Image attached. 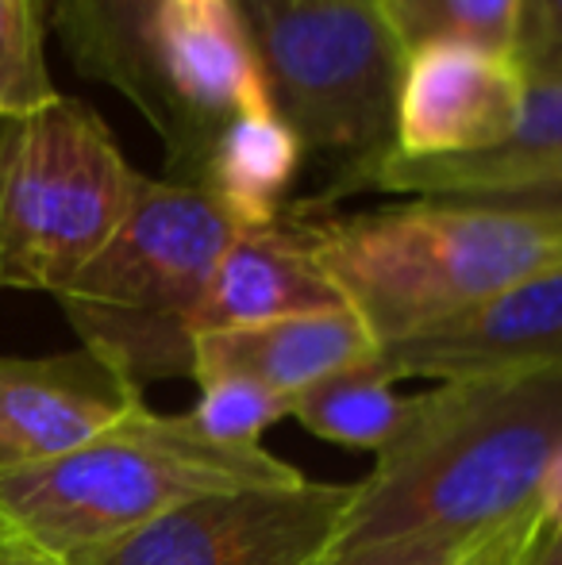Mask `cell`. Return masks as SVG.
Masks as SVG:
<instances>
[{
	"instance_id": "obj_17",
	"label": "cell",
	"mask_w": 562,
	"mask_h": 565,
	"mask_svg": "<svg viewBox=\"0 0 562 565\" xmlns=\"http://www.w3.org/2000/svg\"><path fill=\"white\" fill-rule=\"evenodd\" d=\"M409 401L413 396L397 393V377L378 354L300 393L293 401V419L331 447L382 454L405 424Z\"/></svg>"
},
{
	"instance_id": "obj_24",
	"label": "cell",
	"mask_w": 562,
	"mask_h": 565,
	"mask_svg": "<svg viewBox=\"0 0 562 565\" xmlns=\"http://www.w3.org/2000/svg\"><path fill=\"white\" fill-rule=\"evenodd\" d=\"M536 527H540V515H536V508H528L524 515L509 520L505 527H497L494 535L486 539L478 565H517L520 554H524V546L532 543Z\"/></svg>"
},
{
	"instance_id": "obj_15",
	"label": "cell",
	"mask_w": 562,
	"mask_h": 565,
	"mask_svg": "<svg viewBox=\"0 0 562 565\" xmlns=\"http://www.w3.org/2000/svg\"><path fill=\"white\" fill-rule=\"evenodd\" d=\"M155 8L158 0H54L51 23L77 74L128 100L155 127L173 162L181 135L150 58Z\"/></svg>"
},
{
	"instance_id": "obj_3",
	"label": "cell",
	"mask_w": 562,
	"mask_h": 565,
	"mask_svg": "<svg viewBox=\"0 0 562 565\" xmlns=\"http://www.w3.org/2000/svg\"><path fill=\"white\" fill-rule=\"evenodd\" d=\"M300 481L266 447H224L193 412L166 416L147 404L66 458L0 477V523L70 562L193 500Z\"/></svg>"
},
{
	"instance_id": "obj_23",
	"label": "cell",
	"mask_w": 562,
	"mask_h": 565,
	"mask_svg": "<svg viewBox=\"0 0 562 565\" xmlns=\"http://www.w3.org/2000/svg\"><path fill=\"white\" fill-rule=\"evenodd\" d=\"M435 201L486 204V209L536 212V216L562 220V166L540 170V173H532V178H520V181H512V185L481 189V193H463V196H435Z\"/></svg>"
},
{
	"instance_id": "obj_22",
	"label": "cell",
	"mask_w": 562,
	"mask_h": 565,
	"mask_svg": "<svg viewBox=\"0 0 562 565\" xmlns=\"http://www.w3.org/2000/svg\"><path fill=\"white\" fill-rule=\"evenodd\" d=\"M517 58L528 77H562V0H524Z\"/></svg>"
},
{
	"instance_id": "obj_1",
	"label": "cell",
	"mask_w": 562,
	"mask_h": 565,
	"mask_svg": "<svg viewBox=\"0 0 562 565\" xmlns=\"http://www.w3.org/2000/svg\"><path fill=\"white\" fill-rule=\"evenodd\" d=\"M562 447V377L435 381L409 401L393 443L354 481L339 551L390 539H481L536 508V484Z\"/></svg>"
},
{
	"instance_id": "obj_4",
	"label": "cell",
	"mask_w": 562,
	"mask_h": 565,
	"mask_svg": "<svg viewBox=\"0 0 562 565\" xmlns=\"http://www.w3.org/2000/svg\"><path fill=\"white\" fill-rule=\"evenodd\" d=\"M235 235L204 185L142 178L105 250L54 300L77 342L139 393L193 377L197 312Z\"/></svg>"
},
{
	"instance_id": "obj_8",
	"label": "cell",
	"mask_w": 562,
	"mask_h": 565,
	"mask_svg": "<svg viewBox=\"0 0 562 565\" xmlns=\"http://www.w3.org/2000/svg\"><path fill=\"white\" fill-rule=\"evenodd\" d=\"M524 62L512 51L427 39L401 54L393 154L397 162H455L497 150L520 124L528 100Z\"/></svg>"
},
{
	"instance_id": "obj_21",
	"label": "cell",
	"mask_w": 562,
	"mask_h": 565,
	"mask_svg": "<svg viewBox=\"0 0 562 565\" xmlns=\"http://www.w3.org/2000/svg\"><path fill=\"white\" fill-rule=\"evenodd\" d=\"M489 535H494V531H489ZM489 535H481V539H450V535L390 539V543H370V546H354V551H339L324 565H463Z\"/></svg>"
},
{
	"instance_id": "obj_7",
	"label": "cell",
	"mask_w": 562,
	"mask_h": 565,
	"mask_svg": "<svg viewBox=\"0 0 562 565\" xmlns=\"http://www.w3.org/2000/svg\"><path fill=\"white\" fill-rule=\"evenodd\" d=\"M351 497L354 481L312 477L278 489L220 492L66 565H324L339 546Z\"/></svg>"
},
{
	"instance_id": "obj_12",
	"label": "cell",
	"mask_w": 562,
	"mask_h": 565,
	"mask_svg": "<svg viewBox=\"0 0 562 565\" xmlns=\"http://www.w3.org/2000/svg\"><path fill=\"white\" fill-rule=\"evenodd\" d=\"M328 308H347V300L320 266L300 220L293 216L232 238L220 266L212 269L209 292L197 312V335Z\"/></svg>"
},
{
	"instance_id": "obj_25",
	"label": "cell",
	"mask_w": 562,
	"mask_h": 565,
	"mask_svg": "<svg viewBox=\"0 0 562 565\" xmlns=\"http://www.w3.org/2000/svg\"><path fill=\"white\" fill-rule=\"evenodd\" d=\"M536 515H540V527L562 531V447L551 454L548 469L536 484Z\"/></svg>"
},
{
	"instance_id": "obj_27",
	"label": "cell",
	"mask_w": 562,
	"mask_h": 565,
	"mask_svg": "<svg viewBox=\"0 0 562 565\" xmlns=\"http://www.w3.org/2000/svg\"><path fill=\"white\" fill-rule=\"evenodd\" d=\"M517 565H562V531L536 527L532 543L524 546Z\"/></svg>"
},
{
	"instance_id": "obj_10",
	"label": "cell",
	"mask_w": 562,
	"mask_h": 565,
	"mask_svg": "<svg viewBox=\"0 0 562 565\" xmlns=\"http://www.w3.org/2000/svg\"><path fill=\"white\" fill-rule=\"evenodd\" d=\"M142 408L147 393L85 347L46 358L0 354V477L66 458Z\"/></svg>"
},
{
	"instance_id": "obj_18",
	"label": "cell",
	"mask_w": 562,
	"mask_h": 565,
	"mask_svg": "<svg viewBox=\"0 0 562 565\" xmlns=\"http://www.w3.org/2000/svg\"><path fill=\"white\" fill-rule=\"evenodd\" d=\"M378 4L401 51L427 39H466L517 54L520 23H524V0H378Z\"/></svg>"
},
{
	"instance_id": "obj_28",
	"label": "cell",
	"mask_w": 562,
	"mask_h": 565,
	"mask_svg": "<svg viewBox=\"0 0 562 565\" xmlns=\"http://www.w3.org/2000/svg\"><path fill=\"white\" fill-rule=\"evenodd\" d=\"M481 546H486V543H481ZM481 546H478V551H474V554H470V558H466L463 565H478V558H481Z\"/></svg>"
},
{
	"instance_id": "obj_13",
	"label": "cell",
	"mask_w": 562,
	"mask_h": 565,
	"mask_svg": "<svg viewBox=\"0 0 562 565\" xmlns=\"http://www.w3.org/2000/svg\"><path fill=\"white\" fill-rule=\"evenodd\" d=\"M382 354V342L354 308L285 316L235 331L193 339V381L204 373H243L258 385L297 401L331 373H343Z\"/></svg>"
},
{
	"instance_id": "obj_5",
	"label": "cell",
	"mask_w": 562,
	"mask_h": 565,
	"mask_svg": "<svg viewBox=\"0 0 562 565\" xmlns=\"http://www.w3.org/2000/svg\"><path fill=\"white\" fill-rule=\"evenodd\" d=\"M142 173L85 100L0 124V289L62 292L116 235Z\"/></svg>"
},
{
	"instance_id": "obj_11",
	"label": "cell",
	"mask_w": 562,
	"mask_h": 565,
	"mask_svg": "<svg viewBox=\"0 0 562 565\" xmlns=\"http://www.w3.org/2000/svg\"><path fill=\"white\" fill-rule=\"evenodd\" d=\"M393 377H562V266L512 285L474 312L382 347Z\"/></svg>"
},
{
	"instance_id": "obj_14",
	"label": "cell",
	"mask_w": 562,
	"mask_h": 565,
	"mask_svg": "<svg viewBox=\"0 0 562 565\" xmlns=\"http://www.w3.org/2000/svg\"><path fill=\"white\" fill-rule=\"evenodd\" d=\"M551 166H562V77H532L517 131L497 150L424 166L382 158L374 170L328 193V201L347 193H393L405 201H413V196H463L512 185V181L532 178Z\"/></svg>"
},
{
	"instance_id": "obj_19",
	"label": "cell",
	"mask_w": 562,
	"mask_h": 565,
	"mask_svg": "<svg viewBox=\"0 0 562 565\" xmlns=\"http://www.w3.org/2000/svg\"><path fill=\"white\" fill-rule=\"evenodd\" d=\"M43 39V0H0V124L39 113L62 97L46 66Z\"/></svg>"
},
{
	"instance_id": "obj_9",
	"label": "cell",
	"mask_w": 562,
	"mask_h": 565,
	"mask_svg": "<svg viewBox=\"0 0 562 565\" xmlns=\"http://www.w3.org/2000/svg\"><path fill=\"white\" fill-rule=\"evenodd\" d=\"M150 58L178 119L173 166H189L193 178L220 127L278 113L243 0H158Z\"/></svg>"
},
{
	"instance_id": "obj_2",
	"label": "cell",
	"mask_w": 562,
	"mask_h": 565,
	"mask_svg": "<svg viewBox=\"0 0 562 565\" xmlns=\"http://www.w3.org/2000/svg\"><path fill=\"white\" fill-rule=\"evenodd\" d=\"M320 266L382 347L450 323L562 266V220L486 204L413 201L308 220Z\"/></svg>"
},
{
	"instance_id": "obj_20",
	"label": "cell",
	"mask_w": 562,
	"mask_h": 565,
	"mask_svg": "<svg viewBox=\"0 0 562 565\" xmlns=\"http://www.w3.org/2000/svg\"><path fill=\"white\" fill-rule=\"evenodd\" d=\"M193 419L224 447H263V435L293 416V401L243 373H204L197 377Z\"/></svg>"
},
{
	"instance_id": "obj_26",
	"label": "cell",
	"mask_w": 562,
	"mask_h": 565,
	"mask_svg": "<svg viewBox=\"0 0 562 565\" xmlns=\"http://www.w3.org/2000/svg\"><path fill=\"white\" fill-rule=\"evenodd\" d=\"M0 565H66V562L46 554L43 546L28 543V539H20L15 531H8L0 523Z\"/></svg>"
},
{
	"instance_id": "obj_16",
	"label": "cell",
	"mask_w": 562,
	"mask_h": 565,
	"mask_svg": "<svg viewBox=\"0 0 562 565\" xmlns=\"http://www.w3.org/2000/svg\"><path fill=\"white\" fill-rule=\"evenodd\" d=\"M300 162L305 142L278 113L240 116L216 131L197 185L216 196L240 231L274 227L285 220V193L297 181Z\"/></svg>"
},
{
	"instance_id": "obj_6",
	"label": "cell",
	"mask_w": 562,
	"mask_h": 565,
	"mask_svg": "<svg viewBox=\"0 0 562 565\" xmlns=\"http://www.w3.org/2000/svg\"><path fill=\"white\" fill-rule=\"evenodd\" d=\"M274 108L305 154L362 178L393 154L401 43L378 0H243Z\"/></svg>"
}]
</instances>
